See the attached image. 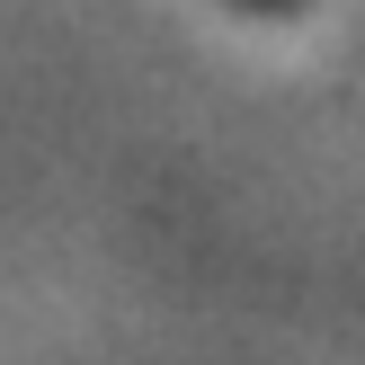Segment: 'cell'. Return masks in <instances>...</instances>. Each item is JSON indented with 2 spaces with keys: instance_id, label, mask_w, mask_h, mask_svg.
Here are the masks:
<instances>
[{
  "instance_id": "obj_1",
  "label": "cell",
  "mask_w": 365,
  "mask_h": 365,
  "mask_svg": "<svg viewBox=\"0 0 365 365\" xmlns=\"http://www.w3.org/2000/svg\"><path fill=\"white\" fill-rule=\"evenodd\" d=\"M241 9H294V0H241Z\"/></svg>"
}]
</instances>
